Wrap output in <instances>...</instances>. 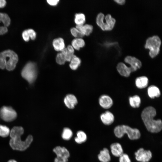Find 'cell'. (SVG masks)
I'll return each mask as SVG.
<instances>
[{
	"label": "cell",
	"instance_id": "obj_36",
	"mask_svg": "<svg viewBox=\"0 0 162 162\" xmlns=\"http://www.w3.org/2000/svg\"><path fill=\"white\" fill-rule=\"evenodd\" d=\"M68 50L71 53H74V49L73 46L70 45L68 46L67 48Z\"/></svg>",
	"mask_w": 162,
	"mask_h": 162
},
{
	"label": "cell",
	"instance_id": "obj_16",
	"mask_svg": "<svg viewBox=\"0 0 162 162\" xmlns=\"http://www.w3.org/2000/svg\"><path fill=\"white\" fill-rule=\"evenodd\" d=\"M111 152L112 155L116 157H120L123 153V150L121 145L119 143L115 142L110 146Z\"/></svg>",
	"mask_w": 162,
	"mask_h": 162
},
{
	"label": "cell",
	"instance_id": "obj_33",
	"mask_svg": "<svg viewBox=\"0 0 162 162\" xmlns=\"http://www.w3.org/2000/svg\"><path fill=\"white\" fill-rule=\"evenodd\" d=\"M30 38L32 40H34L36 38V33L32 29H29L27 30Z\"/></svg>",
	"mask_w": 162,
	"mask_h": 162
},
{
	"label": "cell",
	"instance_id": "obj_30",
	"mask_svg": "<svg viewBox=\"0 0 162 162\" xmlns=\"http://www.w3.org/2000/svg\"><path fill=\"white\" fill-rule=\"evenodd\" d=\"M10 129L5 125L0 124V136L3 137H6L9 135Z\"/></svg>",
	"mask_w": 162,
	"mask_h": 162
},
{
	"label": "cell",
	"instance_id": "obj_11",
	"mask_svg": "<svg viewBox=\"0 0 162 162\" xmlns=\"http://www.w3.org/2000/svg\"><path fill=\"white\" fill-rule=\"evenodd\" d=\"M117 69L121 75L126 77L129 76L131 72H134L131 67H128L122 62L118 63L117 66Z\"/></svg>",
	"mask_w": 162,
	"mask_h": 162
},
{
	"label": "cell",
	"instance_id": "obj_35",
	"mask_svg": "<svg viewBox=\"0 0 162 162\" xmlns=\"http://www.w3.org/2000/svg\"><path fill=\"white\" fill-rule=\"evenodd\" d=\"M58 0H47V3L50 5L52 6L56 5L58 3Z\"/></svg>",
	"mask_w": 162,
	"mask_h": 162
},
{
	"label": "cell",
	"instance_id": "obj_24",
	"mask_svg": "<svg viewBox=\"0 0 162 162\" xmlns=\"http://www.w3.org/2000/svg\"><path fill=\"white\" fill-rule=\"evenodd\" d=\"M67 48H65L61 52L58 53L56 57V62L59 64L62 65L64 64L66 61L65 57L67 53Z\"/></svg>",
	"mask_w": 162,
	"mask_h": 162
},
{
	"label": "cell",
	"instance_id": "obj_13",
	"mask_svg": "<svg viewBox=\"0 0 162 162\" xmlns=\"http://www.w3.org/2000/svg\"><path fill=\"white\" fill-rule=\"evenodd\" d=\"M99 103L103 108L107 109L110 108L113 104L112 98L106 95H101L99 98Z\"/></svg>",
	"mask_w": 162,
	"mask_h": 162
},
{
	"label": "cell",
	"instance_id": "obj_9",
	"mask_svg": "<svg viewBox=\"0 0 162 162\" xmlns=\"http://www.w3.org/2000/svg\"><path fill=\"white\" fill-rule=\"evenodd\" d=\"M136 160L140 162H148L152 157V153L150 150H145L140 148L135 153Z\"/></svg>",
	"mask_w": 162,
	"mask_h": 162
},
{
	"label": "cell",
	"instance_id": "obj_14",
	"mask_svg": "<svg viewBox=\"0 0 162 162\" xmlns=\"http://www.w3.org/2000/svg\"><path fill=\"white\" fill-rule=\"evenodd\" d=\"M100 119L104 124L106 125H110L114 121V117L112 113L109 111H106L102 113L100 116Z\"/></svg>",
	"mask_w": 162,
	"mask_h": 162
},
{
	"label": "cell",
	"instance_id": "obj_37",
	"mask_svg": "<svg viewBox=\"0 0 162 162\" xmlns=\"http://www.w3.org/2000/svg\"><path fill=\"white\" fill-rule=\"evenodd\" d=\"M6 4V1L4 0H0V8L4 7Z\"/></svg>",
	"mask_w": 162,
	"mask_h": 162
},
{
	"label": "cell",
	"instance_id": "obj_23",
	"mask_svg": "<svg viewBox=\"0 0 162 162\" xmlns=\"http://www.w3.org/2000/svg\"><path fill=\"white\" fill-rule=\"evenodd\" d=\"M74 140L77 143L81 144L86 141L87 140V136L84 131L79 130L77 132L76 136L74 138Z\"/></svg>",
	"mask_w": 162,
	"mask_h": 162
},
{
	"label": "cell",
	"instance_id": "obj_22",
	"mask_svg": "<svg viewBox=\"0 0 162 162\" xmlns=\"http://www.w3.org/2000/svg\"><path fill=\"white\" fill-rule=\"evenodd\" d=\"M147 91L149 96L152 98L158 97L160 95V90L155 86H149L148 88Z\"/></svg>",
	"mask_w": 162,
	"mask_h": 162
},
{
	"label": "cell",
	"instance_id": "obj_19",
	"mask_svg": "<svg viewBox=\"0 0 162 162\" xmlns=\"http://www.w3.org/2000/svg\"><path fill=\"white\" fill-rule=\"evenodd\" d=\"M76 28L84 35L88 36L92 32L93 26L90 25L86 24L81 26H76Z\"/></svg>",
	"mask_w": 162,
	"mask_h": 162
},
{
	"label": "cell",
	"instance_id": "obj_15",
	"mask_svg": "<svg viewBox=\"0 0 162 162\" xmlns=\"http://www.w3.org/2000/svg\"><path fill=\"white\" fill-rule=\"evenodd\" d=\"M64 102L68 108L72 109L74 108L76 104L77 100L74 95L72 94H68L64 98Z\"/></svg>",
	"mask_w": 162,
	"mask_h": 162
},
{
	"label": "cell",
	"instance_id": "obj_5",
	"mask_svg": "<svg viewBox=\"0 0 162 162\" xmlns=\"http://www.w3.org/2000/svg\"><path fill=\"white\" fill-rule=\"evenodd\" d=\"M21 74L22 77L30 84H32L36 80L37 75L35 63L32 62L27 63L22 69Z\"/></svg>",
	"mask_w": 162,
	"mask_h": 162
},
{
	"label": "cell",
	"instance_id": "obj_2",
	"mask_svg": "<svg viewBox=\"0 0 162 162\" xmlns=\"http://www.w3.org/2000/svg\"><path fill=\"white\" fill-rule=\"evenodd\" d=\"M156 112L154 108L149 106L145 108L141 114L142 119L148 131L152 133H158L162 129V122L160 119L155 120L154 117Z\"/></svg>",
	"mask_w": 162,
	"mask_h": 162
},
{
	"label": "cell",
	"instance_id": "obj_8",
	"mask_svg": "<svg viewBox=\"0 0 162 162\" xmlns=\"http://www.w3.org/2000/svg\"><path fill=\"white\" fill-rule=\"evenodd\" d=\"M17 116L15 111L10 106H3L0 109V117L5 121H12L16 118Z\"/></svg>",
	"mask_w": 162,
	"mask_h": 162
},
{
	"label": "cell",
	"instance_id": "obj_10",
	"mask_svg": "<svg viewBox=\"0 0 162 162\" xmlns=\"http://www.w3.org/2000/svg\"><path fill=\"white\" fill-rule=\"evenodd\" d=\"M10 19L7 14L0 12V34L6 33L8 31L7 27L10 24Z\"/></svg>",
	"mask_w": 162,
	"mask_h": 162
},
{
	"label": "cell",
	"instance_id": "obj_28",
	"mask_svg": "<svg viewBox=\"0 0 162 162\" xmlns=\"http://www.w3.org/2000/svg\"><path fill=\"white\" fill-rule=\"evenodd\" d=\"M81 62L80 59L74 55L70 61L69 66L73 70H76L80 65Z\"/></svg>",
	"mask_w": 162,
	"mask_h": 162
},
{
	"label": "cell",
	"instance_id": "obj_7",
	"mask_svg": "<svg viewBox=\"0 0 162 162\" xmlns=\"http://www.w3.org/2000/svg\"><path fill=\"white\" fill-rule=\"evenodd\" d=\"M53 152L56 155L54 162H68L70 156L68 150L64 147L58 146L55 147Z\"/></svg>",
	"mask_w": 162,
	"mask_h": 162
},
{
	"label": "cell",
	"instance_id": "obj_17",
	"mask_svg": "<svg viewBox=\"0 0 162 162\" xmlns=\"http://www.w3.org/2000/svg\"><path fill=\"white\" fill-rule=\"evenodd\" d=\"M98 157L101 162H110L111 160L109 150L106 148H104L103 150H101Z\"/></svg>",
	"mask_w": 162,
	"mask_h": 162
},
{
	"label": "cell",
	"instance_id": "obj_26",
	"mask_svg": "<svg viewBox=\"0 0 162 162\" xmlns=\"http://www.w3.org/2000/svg\"><path fill=\"white\" fill-rule=\"evenodd\" d=\"M129 103L131 107L134 108H138L140 105L141 99L139 96L135 95L129 98Z\"/></svg>",
	"mask_w": 162,
	"mask_h": 162
},
{
	"label": "cell",
	"instance_id": "obj_21",
	"mask_svg": "<svg viewBox=\"0 0 162 162\" xmlns=\"http://www.w3.org/2000/svg\"><path fill=\"white\" fill-rule=\"evenodd\" d=\"M148 83V79L146 76L138 77L135 80V84L136 87L139 88H143L146 87Z\"/></svg>",
	"mask_w": 162,
	"mask_h": 162
},
{
	"label": "cell",
	"instance_id": "obj_27",
	"mask_svg": "<svg viewBox=\"0 0 162 162\" xmlns=\"http://www.w3.org/2000/svg\"><path fill=\"white\" fill-rule=\"evenodd\" d=\"M74 21L76 26L83 25L86 21L85 16L82 13L76 14L75 16Z\"/></svg>",
	"mask_w": 162,
	"mask_h": 162
},
{
	"label": "cell",
	"instance_id": "obj_34",
	"mask_svg": "<svg viewBox=\"0 0 162 162\" xmlns=\"http://www.w3.org/2000/svg\"><path fill=\"white\" fill-rule=\"evenodd\" d=\"M22 37L25 41H28L29 40L30 37L27 30H25L23 32Z\"/></svg>",
	"mask_w": 162,
	"mask_h": 162
},
{
	"label": "cell",
	"instance_id": "obj_38",
	"mask_svg": "<svg viewBox=\"0 0 162 162\" xmlns=\"http://www.w3.org/2000/svg\"><path fill=\"white\" fill-rule=\"evenodd\" d=\"M114 1L120 4H124L125 2V0H115Z\"/></svg>",
	"mask_w": 162,
	"mask_h": 162
},
{
	"label": "cell",
	"instance_id": "obj_18",
	"mask_svg": "<svg viewBox=\"0 0 162 162\" xmlns=\"http://www.w3.org/2000/svg\"><path fill=\"white\" fill-rule=\"evenodd\" d=\"M52 44L55 50L57 51H61L65 48L64 40L61 38L54 39Z\"/></svg>",
	"mask_w": 162,
	"mask_h": 162
},
{
	"label": "cell",
	"instance_id": "obj_20",
	"mask_svg": "<svg viewBox=\"0 0 162 162\" xmlns=\"http://www.w3.org/2000/svg\"><path fill=\"white\" fill-rule=\"evenodd\" d=\"M104 16V14L101 13H99L97 15L96 18V22L101 29L104 30H110L107 25V23L104 22L103 20Z\"/></svg>",
	"mask_w": 162,
	"mask_h": 162
},
{
	"label": "cell",
	"instance_id": "obj_3",
	"mask_svg": "<svg viewBox=\"0 0 162 162\" xmlns=\"http://www.w3.org/2000/svg\"><path fill=\"white\" fill-rule=\"evenodd\" d=\"M17 54L10 50H5L0 53V68H6L9 71L14 70L18 61Z\"/></svg>",
	"mask_w": 162,
	"mask_h": 162
},
{
	"label": "cell",
	"instance_id": "obj_4",
	"mask_svg": "<svg viewBox=\"0 0 162 162\" xmlns=\"http://www.w3.org/2000/svg\"><path fill=\"white\" fill-rule=\"evenodd\" d=\"M115 136L118 138H121L126 134L131 140L139 139L140 137V130L136 128H133L128 126L122 125L116 126L114 130Z\"/></svg>",
	"mask_w": 162,
	"mask_h": 162
},
{
	"label": "cell",
	"instance_id": "obj_31",
	"mask_svg": "<svg viewBox=\"0 0 162 162\" xmlns=\"http://www.w3.org/2000/svg\"><path fill=\"white\" fill-rule=\"evenodd\" d=\"M70 32L72 35L74 37L76 38H80L84 35L76 28H72L70 29Z\"/></svg>",
	"mask_w": 162,
	"mask_h": 162
},
{
	"label": "cell",
	"instance_id": "obj_29",
	"mask_svg": "<svg viewBox=\"0 0 162 162\" xmlns=\"http://www.w3.org/2000/svg\"><path fill=\"white\" fill-rule=\"evenodd\" d=\"M73 133L71 129L69 128H64L61 134L62 139L65 140H68L72 137Z\"/></svg>",
	"mask_w": 162,
	"mask_h": 162
},
{
	"label": "cell",
	"instance_id": "obj_25",
	"mask_svg": "<svg viewBox=\"0 0 162 162\" xmlns=\"http://www.w3.org/2000/svg\"><path fill=\"white\" fill-rule=\"evenodd\" d=\"M72 46L74 49L79 50L80 48H82L85 45L84 40L81 38H76L74 39L71 42Z\"/></svg>",
	"mask_w": 162,
	"mask_h": 162
},
{
	"label": "cell",
	"instance_id": "obj_12",
	"mask_svg": "<svg viewBox=\"0 0 162 162\" xmlns=\"http://www.w3.org/2000/svg\"><path fill=\"white\" fill-rule=\"evenodd\" d=\"M124 61L130 64L135 71L140 68L142 66L141 61L134 57L128 56L124 58Z\"/></svg>",
	"mask_w": 162,
	"mask_h": 162
},
{
	"label": "cell",
	"instance_id": "obj_39",
	"mask_svg": "<svg viewBox=\"0 0 162 162\" xmlns=\"http://www.w3.org/2000/svg\"><path fill=\"white\" fill-rule=\"evenodd\" d=\"M8 162H17L16 160L14 159H11L9 160Z\"/></svg>",
	"mask_w": 162,
	"mask_h": 162
},
{
	"label": "cell",
	"instance_id": "obj_1",
	"mask_svg": "<svg viewBox=\"0 0 162 162\" xmlns=\"http://www.w3.org/2000/svg\"><path fill=\"white\" fill-rule=\"evenodd\" d=\"M24 132V129L21 126H15L11 129L9 135L10 138L9 145L13 150L24 151L33 141V137L31 135H29L25 140H22L21 136Z\"/></svg>",
	"mask_w": 162,
	"mask_h": 162
},
{
	"label": "cell",
	"instance_id": "obj_6",
	"mask_svg": "<svg viewBox=\"0 0 162 162\" xmlns=\"http://www.w3.org/2000/svg\"><path fill=\"white\" fill-rule=\"evenodd\" d=\"M161 43L160 40L158 36H154L147 39L145 47L149 49V54L151 58H154L159 53Z\"/></svg>",
	"mask_w": 162,
	"mask_h": 162
},
{
	"label": "cell",
	"instance_id": "obj_32",
	"mask_svg": "<svg viewBox=\"0 0 162 162\" xmlns=\"http://www.w3.org/2000/svg\"><path fill=\"white\" fill-rule=\"evenodd\" d=\"M119 157V162H131L129 156L126 153H123Z\"/></svg>",
	"mask_w": 162,
	"mask_h": 162
}]
</instances>
